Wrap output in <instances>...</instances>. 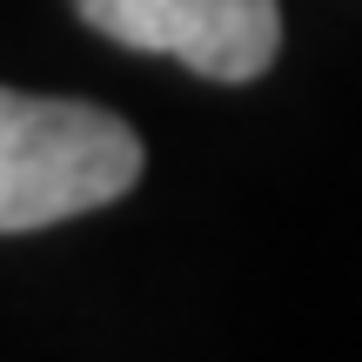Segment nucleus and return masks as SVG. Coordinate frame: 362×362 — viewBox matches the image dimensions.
I'll return each mask as SVG.
<instances>
[{
	"instance_id": "1",
	"label": "nucleus",
	"mask_w": 362,
	"mask_h": 362,
	"mask_svg": "<svg viewBox=\"0 0 362 362\" xmlns=\"http://www.w3.org/2000/svg\"><path fill=\"white\" fill-rule=\"evenodd\" d=\"M134 175L141 141L107 107L0 88V235L107 208L134 188Z\"/></svg>"
},
{
	"instance_id": "2",
	"label": "nucleus",
	"mask_w": 362,
	"mask_h": 362,
	"mask_svg": "<svg viewBox=\"0 0 362 362\" xmlns=\"http://www.w3.org/2000/svg\"><path fill=\"white\" fill-rule=\"evenodd\" d=\"M94 34L134 54H168L208 81H255L282 47L275 0H74Z\"/></svg>"
}]
</instances>
